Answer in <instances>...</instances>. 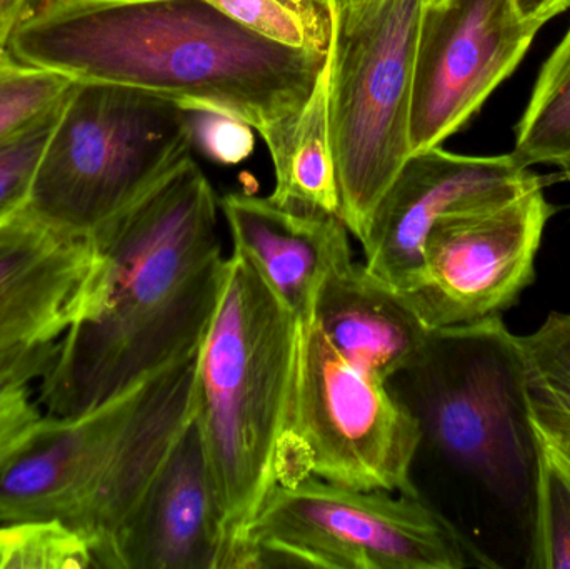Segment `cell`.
Returning a JSON list of instances; mask_svg holds the SVG:
<instances>
[{
    "label": "cell",
    "mask_w": 570,
    "mask_h": 569,
    "mask_svg": "<svg viewBox=\"0 0 570 569\" xmlns=\"http://www.w3.org/2000/svg\"><path fill=\"white\" fill-rule=\"evenodd\" d=\"M219 207L190 156L92 237L104 256L99 303L40 380L49 414L86 413L199 351L226 276Z\"/></svg>",
    "instance_id": "obj_1"
},
{
    "label": "cell",
    "mask_w": 570,
    "mask_h": 569,
    "mask_svg": "<svg viewBox=\"0 0 570 569\" xmlns=\"http://www.w3.org/2000/svg\"><path fill=\"white\" fill-rule=\"evenodd\" d=\"M20 62L149 90L256 133L307 102L328 53L266 39L209 0H43L10 37Z\"/></svg>",
    "instance_id": "obj_2"
},
{
    "label": "cell",
    "mask_w": 570,
    "mask_h": 569,
    "mask_svg": "<svg viewBox=\"0 0 570 569\" xmlns=\"http://www.w3.org/2000/svg\"><path fill=\"white\" fill-rule=\"evenodd\" d=\"M197 353L86 413L40 418L0 463V523L62 521L110 569L117 538L193 421Z\"/></svg>",
    "instance_id": "obj_3"
},
{
    "label": "cell",
    "mask_w": 570,
    "mask_h": 569,
    "mask_svg": "<svg viewBox=\"0 0 570 569\" xmlns=\"http://www.w3.org/2000/svg\"><path fill=\"white\" fill-rule=\"evenodd\" d=\"M297 343V317L233 253L197 353L194 404L223 524V569H237L247 528L279 484Z\"/></svg>",
    "instance_id": "obj_4"
},
{
    "label": "cell",
    "mask_w": 570,
    "mask_h": 569,
    "mask_svg": "<svg viewBox=\"0 0 570 569\" xmlns=\"http://www.w3.org/2000/svg\"><path fill=\"white\" fill-rule=\"evenodd\" d=\"M194 147V110L149 90L76 80L26 207L59 229L94 237Z\"/></svg>",
    "instance_id": "obj_5"
},
{
    "label": "cell",
    "mask_w": 570,
    "mask_h": 569,
    "mask_svg": "<svg viewBox=\"0 0 570 569\" xmlns=\"http://www.w3.org/2000/svg\"><path fill=\"white\" fill-rule=\"evenodd\" d=\"M425 0H381L334 13L328 50V140L341 217L361 241L411 156L415 49Z\"/></svg>",
    "instance_id": "obj_6"
},
{
    "label": "cell",
    "mask_w": 570,
    "mask_h": 569,
    "mask_svg": "<svg viewBox=\"0 0 570 569\" xmlns=\"http://www.w3.org/2000/svg\"><path fill=\"white\" fill-rule=\"evenodd\" d=\"M481 565L451 521L419 497L338 487L315 477L277 484L244 538L237 569H462Z\"/></svg>",
    "instance_id": "obj_7"
},
{
    "label": "cell",
    "mask_w": 570,
    "mask_h": 569,
    "mask_svg": "<svg viewBox=\"0 0 570 569\" xmlns=\"http://www.w3.org/2000/svg\"><path fill=\"white\" fill-rule=\"evenodd\" d=\"M422 441L421 418L385 381L352 366L314 321L298 323L279 484L315 477L354 490L419 497L412 468Z\"/></svg>",
    "instance_id": "obj_8"
},
{
    "label": "cell",
    "mask_w": 570,
    "mask_h": 569,
    "mask_svg": "<svg viewBox=\"0 0 570 569\" xmlns=\"http://www.w3.org/2000/svg\"><path fill=\"white\" fill-rule=\"evenodd\" d=\"M461 356L434 376L421 423L452 467L534 537L539 447L529 418L518 336L501 316L448 327Z\"/></svg>",
    "instance_id": "obj_9"
},
{
    "label": "cell",
    "mask_w": 570,
    "mask_h": 569,
    "mask_svg": "<svg viewBox=\"0 0 570 569\" xmlns=\"http://www.w3.org/2000/svg\"><path fill=\"white\" fill-rule=\"evenodd\" d=\"M556 210L538 184L514 199L441 217L399 296L431 333L501 316L534 283L535 257Z\"/></svg>",
    "instance_id": "obj_10"
},
{
    "label": "cell",
    "mask_w": 570,
    "mask_h": 569,
    "mask_svg": "<svg viewBox=\"0 0 570 569\" xmlns=\"http://www.w3.org/2000/svg\"><path fill=\"white\" fill-rule=\"evenodd\" d=\"M102 279L92 237L27 207L0 220V391L49 373L67 331L96 311Z\"/></svg>",
    "instance_id": "obj_11"
},
{
    "label": "cell",
    "mask_w": 570,
    "mask_h": 569,
    "mask_svg": "<svg viewBox=\"0 0 570 569\" xmlns=\"http://www.w3.org/2000/svg\"><path fill=\"white\" fill-rule=\"evenodd\" d=\"M542 26L515 0L425 3L415 49L411 153L441 146L518 69Z\"/></svg>",
    "instance_id": "obj_12"
},
{
    "label": "cell",
    "mask_w": 570,
    "mask_h": 569,
    "mask_svg": "<svg viewBox=\"0 0 570 569\" xmlns=\"http://www.w3.org/2000/svg\"><path fill=\"white\" fill-rule=\"evenodd\" d=\"M544 179L514 154L462 156L439 147L411 154L368 220L361 243L364 266L402 293L421 266L435 220L514 199Z\"/></svg>",
    "instance_id": "obj_13"
},
{
    "label": "cell",
    "mask_w": 570,
    "mask_h": 569,
    "mask_svg": "<svg viewBox=\"0 0 570 569\" xmlns=\"http://www.w3.org/2000/svg\"><path fill=\"white\" fill-rule=\"evenodd\" d=\"M223 565L219 507L193 418L117 538L110 569H223Z\"/></svg>",
    "instance_id": "obj_14"
},
{
    "label": "cell",
    "mask_w": 570,
    "mask_h": 569,
    "mask_svg": "<svg viewBox=\"0 0 570 569\" xmlns=\"http://www.w3.org/2000/svg\"><path fill=\"white\" fill-rule=\"evenodd\" d=\"M240 254L284 306L307 323L324 281L354 261L351 233L337 214L230 193L219 200Z\"/></svg>",
    "instance_id": "obj_15"
},
{
    "label": "cell",
    "mask_w": 570,
    "mask_h": 569,
    "mask_svg": "<svg viewBox=\"0 0 570 569\" xmlns=\"http://www.w3.org/2000/svg\"><path fill=\"white\" fill-rule=\"evenodd\" d=\"M312 321L352 366L387 383L421 370L434 333L392 287L355 261L335 269L315 297Z\"/></svg>",
    "instance_id": "obj_16"
},
{
    "label": "cell",
    "mask_w": 570,
    "mask_h": 569,
    "mask_svg": "<svg viewBox=\"0 0 570 569\" xmlns=\"http://www.w3.org/2000/svg\"><path fill=\"white\" fill-rule=\"evenodd\" d=\"M328 57L301 110L261 134L273 157V199L341 216L337 177L328 140ZM342 219V217H341Z\"/></svg>",
    "instance_id": "obj_17"
},
{
    "label": "cell",
    "mask_w": 570,
    "mask_h": 569,
    "mask_svg": "<svg viewBox=\"0 0 570 569\" xmlns=\"http://www.w3.org/2000/svg\"><path fill=\"white\" fill-rule=\"evenodd\" d=\"M518 344L538 447L570 477V313L549 314Z\"/></svg>",
    "instance_id": "obj_18"
},
{
    "label": "cell",
    "mask_w": 570,
    "mask_h": 569,
    "mask_svg": "<svg viewBox=\"0 0 570 569\" xmlns=\"http://www.w3.org/2000/svg\"><path fill=\"white\" fill-rule=\"evenodd\" d=\"M512 154L525 167L570 163V27L535 80Z\"/></svg>",
    "instance_id": "obj_19"
},
{
    "label": "cell",
    "mask_w": 570,
    "mask_h": 569,
    "mask_svg": "<svg viewBox=\"0 0 570 569\" xmlns=\"http://www.w3.org/2000/svg\"><path fill=\"white\" fill-rule=\"evenodd\" d=\"M97 568L82 534L59 520L0 523V569Z\"/></svg>",
    "instance_id": "obj_20"
},
{
    "label": "cell",
    "mask_w": 570,
    "mask_h": 569,
    "mask_svg": "<svg viewBox=\"0 0 570 569\" xmlns=\"http://www.w3.org/2000/svg\"><path fill=\"white\" fill-rule=\"evenodd\" d=\"M529 569H570V477L539 448L538 500Z\"/></svg>",
    "instance_id": "obj_21"
},
{
    "label": "cell",
    "mask_w": 570,
    "mask_h": 569,
    "mask_svg": "<svg viewBox=\"0 0 570 569\" xmlns=\"http://www.w3.org/2000/svg\"><path fill=\"white\" fill-rule=\"evenodd\" d=\"M76 80L0 56V140L62 102Z\"/></svg>",
    "instance_id": "obj_22"
},
{
    "label": "cell",
    "mask_w": 570,
    "mask_h": 569,
    "mask_svg": "<svg viewBox=\"0 0 570 569\" xmlns=\"http://www.w3.org/2000/svg\"><path fill=\"white\" fill-rule=\"evenodd\" d=\"M62 102L0 140V220L29 203L37 167L59 119Z\"/></svg>",
    "instance_id": "obj_23"
},
{
    "label": "cell",
    "mask_w": 570,
    "mask_h": 569,
    "mask_svg": "<svg viewBox=\"0 0 570 569\" xmlns=\"http://www.w3.org/2000/svg\"><path fill=\"white\" fill-rule=\"evenodd\" d=\"M240 26L274 42L318 52L304 20L281 0H209ZM324 53V52H322Z\"/></svg>",
    "instance_id": "obj_24"
},
{
    "label": "cell",
    "mask_w": 570,
    "mask_h": 569,
    "mask_svg": "<svg viewBox=\"0 0 570 569\" xmlns=\"http://www.w3.org/2000/svg\"><path fill=\"white\" fill-rule=\"evenodd\" d=\"M253 127L210 110H194V139L220 164H239L254 149Z\"/></svg>",
    "instance_id": "obj_25"
},
{
    "label": "cell",
    "mask_w": 570,
    "mask_h": 569,
    "mask_svg": "<svg viewBox=\"0 0 570 569\" xmlns=\"http://www.w3.org/2000/svg\"><path fill=\"white\" fill-rule=\"evenodd\" d=\"M40 418L27 386L0 391V463L29 438Z\"/></svg>",
    "instance_id": "obj_26"
},
{
    "label": "cell",
    "mask_w": 570,
    "mask_h": 569,
    "mask_svg": "<svg viewBox=\"0 0 570 569\" xmlns=\"http://www.w3.org/2000/svg\"><path fill=\"white\" fill-rule=\"evenodd\" d=\"M291 7L314 37L318 52L328 53L334 36V12L331 0H281Z\"/></svg>",
    "instance_id": "obj_27"
},
{
    "label": "cell",
    "mask_w": 570,
    "mask_h": 569,
    "mask_svg": "<svg viewBox=\"0 0 570 569\" xmlns=\"http://www.w3.org/2000/svg\"><path fill=\"white\" fill-rule=\"evenodd\" d=\"M42 2L43 0H0V56L9 52L13 30Z\"/></svg>",
    "instance_id": "obj_28"
},
{
    "label": "cell",
    "mask_w": 570,
    "mask_h": 569,
    "mask_svg": "<svg viewBox=\"0 0 570 569\" xmlns=\"http://www.w3.org/2000/svg\"><path fill=\"white\" fill-rule=\"evenodd\" d=\"M522 17L544 26L559 13L570 9V0H515Z\"/></svg>",
    "instance_id": "obj_29"
},
{
    "label": "cell",
    "mask_w": 570,
    "mask_h": 569,
    "mask_svg": "<svg viewBox=\"0 0 570 569\" xmlns=\"http://www.w3.org/2000/svg\"><path fill=\"white\" fill-rule=\"evenodd\" d=\"M381 0H331L332 12L334 13H354L358 10L367 9Z\"/></svg>",
    "instance_id": "obj_30"
},
{
    "label": "cell",
    "mask_w": 570,
    "mask_h": 569,
    "mask_svg": "<svg viewBox=\"0 0 570 569\" xmlns=\"http://www.w3.org/2000/svg\"><path fill=\"white\" fill-rule=\"evenodd\" d=\"M562 176H564V179L570 183V163L564 167V169H562Z\"/></svg>",
    "instance_id": "obj_31"
},
{
    "label": "cell",
    "mask_w": 570,
    "mask_h": 569,
    "mask_svg": "<svg viewBox=\"0 0 570 569\" xmlns=\"http://www.w3.org/2000/svg\"><path fill=\"white\" fill-rule=\"evenodd\" d=\"M442 2V0H425V3H439Z\"/></svg>",
    "instance_id": "obj_32"
}]
</instances>
